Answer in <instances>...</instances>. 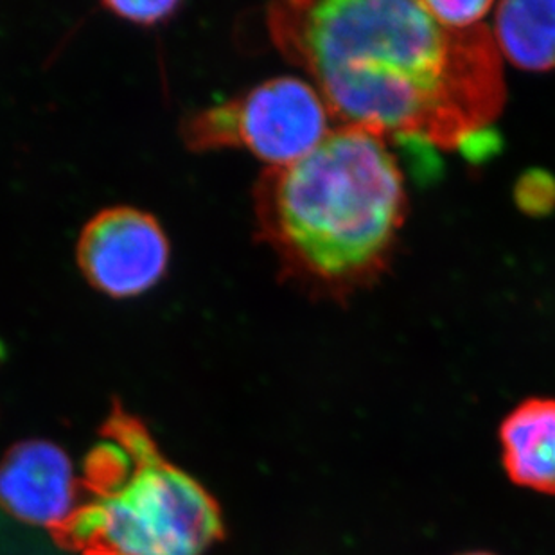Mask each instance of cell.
I'll list each match as a JSON object with an SVG mask.
<instances>
[{
  "mask_svg": "<svg viewBox=\"0 0 555 555\" xmlns=\"http://www.w3.org/2000/svg\"><path fill=\"white\" fill-rule=\"evenodd\" d=\"M268 29L341 126L453 150L473 144L505 103L493 33L451 31L425 2H279Z\"/></svg>",
  "mask_w": 555,
  "mask_h": 555,
  "instance_id": "cell-1",
  "label": "cell"
},
{
  "mask_svg": "<svg viewBox=\"0 0 555 555\" xmlns=\"http://www.w3.org/2000/svg\"><path fill=\"white\" fill-rule=\"evenodd\" d=\"M406 191L387 139L340 126L297 163L268 168L256 188L257 232L289 281L346 299L392 257Z\"/></svg>",
  "mask_w": 555,
  "mask_h": 555,
  "instance_id": "cell-2",
  "label": "cell"
},
{
  "mask_svg": "<svg viewBox=\"0 0 555 555\" xmlns=\"http://www.w3.org/2000/svg\"><path fill=\"white\" fill-rule=\"evenodd\" d=\"M68 529L98 555H204L221 524L196 480L152 459L119 488L79 508Z\"/></svg>",
  "mask_w": 555,
  "mask_h": 555,
  "instance_id": "cell-3",
  "label": "cell"
},
{
  "mask_svg": "<svg viewBox=\"0 0 555 555\" xmlns=\"http://www.w3.org/2000/svg\"><path fill=\"white\" fill-rule=\"evenodd\" d=\"M331 121L314 85L281 76L191 117L184 139L196 152L245 147L270 168H281L314 152L333 131Z\"/></svg>",
  "mask_w": 555,
  "mask_h": 555,
  "instance_id": "cell-4",
  "label": "cell"
},
{
  "mask_svg": "<svg viewBox=\"0 0 555 555\" xmlns=\"http://www.w3.org/2000/svg\"><path fill=\"white\" fill-rule=\"evenodd\" d=\"M169 240L152 215L135 207L101 210L85 225L76 257L101 294L130 299L155 288L168 272Z\"/></svg>",
  "mask_w": 555,
  "mask_h": 555,
  "instance_id": "cell-5",
  "label": "cell"
},
{
  "mask_svg": "<svg viewBox=\"0 0 555 555\" xmlns=\"http://www.w3.org/2000/svg\"><path fill=\"white\" fill-rule=\"evenodd\" d=\"M0 507L22 524L68 527L79 513L78 477L67 451L27 440L0 462Z\"/></svg>",
  "mask_w": 555,
  "mask_h": 555,
  "instance_id": "cell-6",
  "label": "cell"
},
{
  "mask_svg": "<svg viewBox=\"0 0 555 555\" xmlns=\"http://www.w3.org/2000/svg\"><path fill=\"white\" fill-rule=\"evenodd\" d=\"M505 472L514 483L555 494V399L518 404L500 426Z\"/></svg>",
  "mask_w": 555,
  "mask_h": 555,
  "instance_id": "cell-7",
  "label": "cell"
},
{
  "mask_svg": "<svg viewBox=\"0 0 555 555\" xmlns=\"http://www.w3.org/2000/svg\"><path fill=\"white\" fill-rule=\"evenodd\" d=\"M498 51L530 73L555 68V0H507L494 15Z\"/></svg>",
  "mask_w": 555,
  "mask_h": 555,
  "instance_id": "cell-8",
  "label": "cell"
},
{
  "mask_svg": "<svg viewBox=\"0 0 555 555\" xmlns=\"http://www.w3.org/2000/svg\"><path fill=\"white\" fill-rule=\"evenodd\" d=\"M435 21L451 31H467L480 26V21L493 10V2L486 0H431L425 2Z\"/></svg>",
  "mask_w": 555,
  "mask_h": 555,
  "instance_id": "cell-9",
  "label": "cell"
},
{
  "mask_svg": "<svg viewBox=\"0 0 555 555\" xmlns=\"http://www.w3.org/2000/svg\"><path fill=\"white\" fill-rule=\"evenodd\" d=\"M105 8L112 15L125 18L137 26H155L171 18L180 4L175 0H155V2L144 0V2H106Z\"/></svg>",
  "mask_w": 555,
  "mask_h": 555,
  "instance_id": "cell-10",
  "label": "cell"
},
{
  "mask_svg": "<svg viewBox=\"0 0 555 555\" xmlns=\"http://www.w3.org/2000/svg\"><path fill=\"white\" fill-rule=\"evenodd\" d=\"M518 202L529 212L551 209L555 202V184L546 175L530 173L518 185Z\"/></svg>",
  "mask_w": 555,
  "mask_h": 555,
  "instance_id": "cell-11",
  "label": "cell"
},
{
  "mask_svg": "<svg viewBox=\"0 0 555 555\" xmlns=\"http://www.w3.org/2000/svg\"><path fill=\"white\" fill-rule=\"evenodd\" d=\"M462 555H494V554H489V552H467V554H462Z\"/></svg>",
  "mask_w": 555,
  "mask_h": 555,
  "instance_id": "cell-12",
  "label": "cell"
}]
</instances>
